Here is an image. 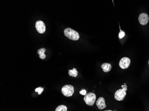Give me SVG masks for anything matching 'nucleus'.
<instances>
[{"label":"nucleus","instance_id":"423d86ee","mask_svg":"<svg viewBox=\"0 0 149 111\" xmlns=\"http://www.w3.org/2000/svg\"><path fill=\"white\" fill-rule=\"evenodd\" d=\"M130 64V60L128 57H123L119 62V66L122 69L128 68Z\"/></svg>","mask_w":149,"mask_h":111},{"label":"nucleus","instance_id":"0eeeda50","mask_svg":"<svg viewBox=\"0 0 149 111\" xmlns=\"http://www.w3.org/2000/svg\"><path fill=\"white\" fill-rule=\"evenodd\" d=\"M138 20L141 25H146L148 23L149 20V16L146 13H142L139 16Z\"/></svg>","mask_w":149,"mask_h":111},{"label":"nucleus","instance_id":"7ed1b4c3","mask_svg":"<svg viewBox=\"0 0 149 111\" xmlns=\"http://www.w3.org/2000/svg\"><path fill=\"white\" fill-rule=\"evenodd\" d=\"M62 93L64 95L67 97L71 96L74 93V88L71 85H65L62 88Z\"/></svg>","mask_w":149,"mask_h":111},{"label":"nucleus","instance_id":"f03ea898","mask_svg":"<svg viewBox=\"0 0 149 111\" xmlns=\"http://www.w3.org/2000/svg\"><path fill=\"white\" fill-rule=\"evenodd\" d=\"M122 89L118 90L115 93V99L118 101H121L124 100L126 95L127 86L125 83L124 85H122Z\"/></svg>","mask_w":149,"mask_h":111},{"label":"nucleus","instance_id":"9b49d317","mask_svg":"<svg viewBox=\"0 0 149 111\" xmlns=\"http://www.w3.org/2000/svg\"><path fill=\"white\" fill-rule=\"evenodd\" d=\"M78 71H77L76 68H73L72 69H70L68 71V74L69 76L73 77H76L78 75Z\"/></svg>","mask_w":149,"mask_h":111},{"label":"nucleus","instance_id":"ddd939ff","mask_svg":"<svg viewBox=\"0 0 149 111\" xmlns=\"http://www.w3.org/2000/svg\"><path fill=\"white\" fill-rule=\"evenodd\" d=\"M44 88H42L41 87H39V88H37L35 89V91L36 92L38 93L39 95H40L42 93L43 91Z\"/></svg>","mask_w":149,"mask_h":111},{"label":"nucleus","instance_id":"f257e3e1","mask_svg":"<svg viewBox=\"0 0 149 111\" xmlns=\"http://www.w3.org/2000/svg\"><path fill=\"white\" fill-rule=\"evenodd\" d=\"M64 34L65 36L71 40L77 41L80 38V35L78 32L70 28H67L64 30Z\"/></svg>","mask_w":149,"mask_h":111},{"label":"nucleus","instance_id":"1a4fd4ad","mask_svg":"<svg viewBox=\"0 0 149 111\" xmlns=\"http://www.w3.org/2000/svg\"><path fill=\"white\" fill-rule=\"evenodd\" d=\"M101 68H102L103 71L104 72L107 73L111 70V68H112V66L110 63H105L102 64Z\"/></svg>","mask_w":149,"mask_h":111},{"label":"nucleus","instance_id":"20e7f679","mask_svg":"<svg viewBox=\"0 0 149 111\" xmlns=\"http://www.w3.org/2000/svg\"><path fill=\"white\" fill-rule=\"evenodd\" d=\"M96 100V95L95 94L92 93H87L84 97V100L86 104L89 106H92L95 103Z\"/></svg>","mask_w":149,"mask_h":111},{"label":"nucleus","instance_id":"f3484780","mask_svg":"<svg viewBox=\"0 0 149 111\" xmlns=\"http://www.w3.org/2000/svg\"><path fill=\"white\" fill-rule=\"evenodd\" d=\"M148 64H149V61H148Z\"/></svg>","mask_w":149,"mask_h":111},{"label":"nucleus","instance_id":"9d476101","mask_svg":"<svg viewBox=\"0 0 149 111\" xmlns=\"http://www.w3.org/2000/svg\"><path fill=\"white\" fill-rule=\"evenodd\" d=\"M46 49L45 48H41L38 50V53L39 55L40 58L41 59H44L46 57L45 52H46Z\"/></svg>","mask_w":149,"mask_h":111},{"label":"nucleus","instance_id":"f8f14e48","mask_svg":"<svg viewBox=\"0 0 149 111\" xmlns=\"http://www.w3.org/2000/svg\"><path fill=\"white\" fill-rule=\"evenodd\" d=\"M67 107L64 105H61L56 108L55 111H67Z\"/></svg>","mask_w":149,"mask_h":111},{"label":"nucleus","instance_id":"6e6552de","mask_svg":"<svg viewBox=\"0 0 149 111\" xmlns=\"http://www.w3.org/2000/svg\"><path fill=\"white\" fill-rule=\"evenodd\" d=\"M96 104L99 109H103L106 107L105 99L102 97L99 98L96 101Z\"/></svg>","mask_w":149,"mask_h":111},{"label":"nucleus","instance_id":"a211bd4d","mask_svg":"<svg viewBox=\"0 0 149 111\" xmlns=\"http://www.w3.org/2000/svg\"><path fill=\"white\" fill-rule=\"evenodd\" d=\"M116 111V110H115V111Z\"/></svg>","mask_w":149,"mask_h":111},{"label":"nucleus","instance_id":"dca6fc26","mask_svg":"<svg viewBox=\"0 0 149 111\" xmlns=\"http://www.w3.org/2000/svg\"><path fill=\"white\" fill-rule=\"evenodd\" d=\"M112 111V110H106V111Z\"/></svg>","mask_w":149,"mask_h":111},{"label":"nucleus","instance_id":"39448f33","mask_svg":"<svg viewBox=\"0 0 149 111\" xmlns=\"http://www.w3.org/2000/svg\"><path fill=\"white\" fill-rule=\"evenodd\" d=\"M35 28L39 33H43L46 31V25L42 20H38L35 23Z\"/></svg>","mask_w":149,"mask_h":111},{"label":"nucleus","instance_id":"2eb2a0df","mask_svg":"<svg viewBox=\"0 0 149 111\" xmlns=\"http://www.w3.org/2000/svg\"><path fill=\"white\" fill-rule=\"evenodd\" d=\"M80 93L82 95H85L87 94V92L85 89H82L80 92Z\"/></svg>","mask_w":149,"mask_h":111},{"label":"nucleus","instance_id":"4468645a","mask_svg":"<svg viewBox=\"0 0 149 111\" xmlns=\"http://www.w3.org/2000/svg\"><path fill=\"white\" fill-rule=\"evenodd\" d=\"M125 36V32L123 31H122V30H120V32L119 35H118L119 38L122 39Z\"/></svg>","mask_w":149,"mask_h":111}]
</instances>
